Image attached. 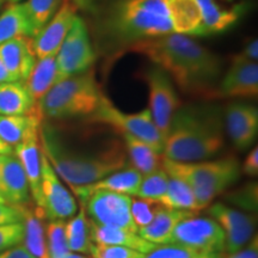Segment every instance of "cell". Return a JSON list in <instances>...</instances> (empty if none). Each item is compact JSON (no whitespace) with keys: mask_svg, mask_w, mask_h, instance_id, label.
<instances>
[{"mask_svg":"<svg viewBox=\"0 0 258 258\" xmlns=\"http://www.w3.org/2000/svg\"><path fill=\"white\" fill-rule=\"evenodd\" d=\"M129 49L148 57L184 93L205 99L218 97L222 61L188 35L172 32L145 38L134 42Z\"/></svg>","mask_w":258,"mask_h":258,"instance_id":"cell-1","label":"cell"},{"mask_svg":"<svg viewBox=\"0 0 258 258\" xmlns=\"http://www.w3.org/2000/svg\"><path fill=\"white\" fill-rule=\"evenodd\" d=\"M225 146L224 114L211 103L182 105L173 115L164 144L167 159L192 163L218 154Z\"/></svg>","mask_w":258,"mask_h":258,"instance_id":"cell-2","label":"cell"},{"mask_svg":"<svg viewBox=\"0 0 258 258\" xmlns=\"http://www.w3.org/2000/svg\"><path fill=\"white\" fill-rule=\"evenodd\" d=\"M41 150L51 167L71 185H86L125 167L127 153L120 141H109L95 152H80L70 148L55 128L41 123Z\"/></svg>","mask_w":258,"mask_h":258,"instance_id":"cell-3","label":"cell"},{"mask_svg":"<svg viewBox=\"0 0 258 258\" xmlns=\"http://www.w3.org/2000/svg\"><path fill=\"white\" fill-rule=\"evenodd\" d=\"M103 96L95 72L90 69L61 79L51 86L36 103V110L41 120L88 117L98 108Z\"/></svg>","mask_w":258,"mask_h":258,"instance_id":"cell-4","label":"cell"},{"mask_svg":"<svg viewBox=\"0 0 258 258\" xmlns=\"http://www.w3.org/2000/svg\"><path fill=\"white\" fill-rule=\"evenodd\" d=\"M161 167L167 175L184 180L190 186L200 211L208 207L213 200L233 185L240 176V165L234 157L182 163L163 156Z\"/></svg>","mask_w":258,"mask_h":258,"instance_id":"cell-5","label":"cell"},{"mask_svg":"<svg viewBox=\"0 0 258 258\" xmlns=\"http://www.w3.org/2000/svg\"><path fill=\"white\" fill-rule=\"evenodd\" d=\"M115 29L134 42L172 34L166 0H123L116 9Z\"/></svg>","mask_w":258,"mask_h":258,"instance_id":"cell-6","label":"cell"},{"mask_svg":"<svg viewBox=\"0 0 258 258\" xmlns=\"http://www.w3.org/2000/svg\"><path fill=\"white\" fill-rule=\"evenodd\" d=\"M86 122L106 124L115 129L117 133L132 135L144 141L159 153H163L164 151L165 139L154 124L148 108L137 114H127L116 108L105 96H103L98 108L86 117Z\"/></svg>","mask_w":258,"mask_h":258,"instance_id":"cell-7","label":"cell"},{"mask_svg":"<svg viewBox=\"0 0 258 258\" xmlns=\"http://www.w3.org/2000/svg\"><path fill=\"white\" fill-rule=\"evenodd\" d=\"M80 202L88 218L96 224L138 233L131 211L132 196L114 191H95Z\"/></svg>","mask_w":258,"mask_h":258,"instance_id":"cell-8","label":"cell"},{"mask_svg":"<svg viewBox=\"0 0 258 258\" xmlns=\"http://www.w3.org/2000/svg\"><path fill=\"white\" fill-rule=\"evenodd\" d=\"M96 53L90 41L88 25L77 17L56 54V69L60 80L86 72L93 66Z\"/></svg>","mask_w":258,"mask_h":258,"instance_id":"cell-9","label":"cell"},{"mask_svg":"<svg viewBox=\"0 0 258 258\" xmlns=\"http://www.w3.org/2000/svg\"><path fill=\"white\" fill-rule=\"evenodd\" d=\"M150 92V111L154 124L164 139L166 138L173 115L182 106V101L172 80L160 67H152L144 74Z\"/></svg>","mask_w":258,"mask_h":258,"instance_id":"cell-10","label":"cell"},{"mask_svg":"<svg viewBox=\"0 0 258 258\" xmlns=\"http://www.w3.org/2000/svg\"><path fill=\"white\" fill-rule=\"evenodd\" d=\"M170 244L180 245L202 253L225 252V235L212 218L189 217L176 226Z\"/></svg>","mask_w":258,"mask_h":258,"instance_id":"cell-11","label":"cell"},{"mask_svg":"<svg viewBox=\"0 0 258 258\" xmlns=\"http://www.w3.org/2000/svg\"><path fill=\"white\" fill-rule=\"evenodd\" d=\"M41 195L42 209L48 220H67L78 212L76 199L61 183L43 152L41 163Z\"/></svg>","mask_w":258,"mask_h":258,"instance_id":"cell-12","label":"cell"},{"mask_svg":"<svg viewBox=\"0 0 258 258\" xmlns=\"http://www.w3.org/2000/svg\"><path fill=\"white\" fill-rule=\"evenodd\" d=\"M208 214L221 227L225 235V251L233 253L243 249L252 239L254 218L233 207L217 202L208 209Z\"/></svg>","mask_w":258,"mask_h":258,"instance_id":"cell-13","label":"cell"},{"mask_svg":"<svg viewBox=\"0 0 258 258\" xmlns=\"http://www.w3.org/2000/svg\"><path fill=\"white\" fill-rule=\"evenodd\" d=\"M258 95V64L241 55L232 57L231 66L221 77L218 97L221 98H252Z\"/></svg>","mask_w":258,"mask_h":258,"instance_id":"cell-14","label":"cell"},{"mask_svg":"<svg viewBox=\"0 0 258 258\" xmlns=\"http://www.w3.org/2000/svg\"><path fill=\"white\" fill-rule=\"evenodd\" d=\"M77 17V6L71 0L63 2L53 18L41 29L36 36L31 38L37 59L59 51Z\"/></svg>","mask_w":258,"mask_h":258,"instance_id":"cell-15","label":"cell"},{"mask_svg":"<svg viewBox=\"0 0 258 258\" xmlns=\"http://www.w3.org/2000/svg\"><path fill=\"white\" fill-rule=\"evenodd\" d=\"M224 124L232 144L244 151L252 146L258 133L257 106L244 102H231L225 108Z\"/></svg>","mask_w":258,"mask_h":258,"instance_id":"cell-16","label":"cell"},{"mask_svg":"<svg viewBox=\"0 0 258 258\" xmlns=\"http://www.w3.org/2000/svg\"><path fill=\"white\" fill-rule=\"evenodd\" d=\"M0 194L6 205L23 208L31 205V195L25 172L14 153L0 159Z\"/></svg>","mask_w":258,"mask_h":258,"instance_id":"cell-17","label":"cell"},{"mask_svg":"<svg viewBox=\"0 0 258 258\" xmlns=\"http://www.w3.org/2000/svg\"><path fill=\"white\" fill-rule=\"evenodd\" d=\"M201 9V25L196 36L219 34L227 30L244 12V5L234 0H198Z\"/></svg>","mask_w":258,"mask_h":258,"instance_id":"cell-18","label":"cell"},{"mask_svg":"<svg viewBox=\"0 0 258 258\" xmlns=\"http://www.w3.org/2000/svg\"><path fill=\"white\" fill-rule=\"evenodd\" d=\"M40 128L35 129L28 137L15 147V156L22 164L27 176L30 195L35 206L42 208L41 195V163L42 150L40 144Z\"/></svg>","mask_w":258,"mask_h":258,"instance_id":"cell-19","label":"cell"},{"mask_svg":"<svg viewBox=\"0 0 258 258\" xmlns=\"http://www.w3.org/2000/svg\"><path fill=\"white\" fill-rule=\"evenodd\" d=\"M0 59L15 82L25 83L37 60L31 38L18 36L2 43Z\"/></svg>","mask_w":258,"mask_h":258,"instance_id":"cell-20","label":"cell"},{"mask_svg":"<svg viewBox=\"0 0 258 258\" xmlns=\"http://www.w3.org/2000/svg\"><path fill=\"white\" fill-rule=\"evenodd\" d=\"M143 175L134 167H123L122 170L116 171L104 178L97 180L95 183L86 185H71L72 191L78 196L80 201L86 199L91 192L95 191H114L118 194H125L129 196L137 195L140 186Z\"/></svg>","mask_w":258,"mask_h":258,"instance_id":"cell-21","label":"cell"},{"mask_svg":"<svg viewBox=\"0 0 258 258\" xmlns=\"http://www.w3.org/2000/svg\"><path fill=\"white\" fill-rule=\"evenodd\" d=\"M44 211L37 206L29 205L24 208L23 246L35 258H49L47 247L46 228H44Z\"/></svg>","mask_w":258,"mask_h":258,"instance_id":"cell-22","label":"cell"},{"mask_svg":"<svg viewBox=\"0 0 258 258\" xmlns=\"http://www.w3.org/2000/svg\"><path fill=\"white\" fill-rule=\"evenodd\" d=\"M194 214L195 212L177 211L163 207L150 224L138 231V234L143 239L156 245L170 244L176 226L184 219L192 217Z\"/></svg>","mask_w":258,"mask_h":258,"instance_id":"cell-23","label":"cell"},{"mask_svg":"<svg viewBox=\"0 0 258 258\" xmlns=\"http://www.w3.org/2000/svg\"><path fill=\"white\" fill-rule=\"evenodd\" d=\"M90 226H91V239L93 244L128 247L141 253L150 252L157 246L156 244L143 239L138 233L123 228L102 226L91 220H90Z\"/></svg>","mask_w":258,"mask_h":258,"instance_id":"cell-24","label":"cell"},{"mask_svg":"<svg viewBox=\"0 0 258 258\" xmlns=\"http://www.w3.org/2000/svg\"><path fill=\"white\" fill-rule=\"evenodd\" d=\"M173 32L196 36L201 25V9L198 0H166Z\"/></svg>","mask_w":258,"mask_h":258,"instance_id":"cell-25","label":"cell"},{"mask_svg":"<svg viewBox=\"0 0 258 258\" xmlns=\"http://www.w3.org/2000/svg\"><path fill=\"white\" fill-rule=\"evenodd\" d=\"M37 112L27 86L22 82L0 84V115H30Z\"/></svg>","mask_w":258,"mask_h":258,"instance_id":"cell-26","label":"cell"},{"mask_svg":"<svg viewBox=\"0 0 258 258\" xmlns=\"http://www.w3.org/2000/svg\"><path fill=\"white\" fill-rule=\"evenodd\" d=\"M56 54L37 59L31 73L25 80V86L36 103L49 91L51 86L60 82L56 69Z\"/></svg>","mask_w":258,"mask_h":258,"instance_id":"cell-27","label":"cell"},{"mask_svg":"<svg viewBox=\"0 0 258 258\" xmlns=\"http://www.w3.org/2000/svg\"><path fill=\"white\" fill-rule=\"evenodd\" d=\"M42 123L37 112L30 115H0V140L10 147L21 144L29 133L40 128Z\"/></svg>","mask_w":258,"mask_h":258,"instance_id":"cell-28","label":"cell"},{"mask_svg":"<svg viewBox=\"0 0 258 258\" xmlns=\"http://www.w3.org/2000/svg\"><path fill=\"white\" fill-rule=\"evenodd\" d=\"M122 137L124 139V150L132 163V167L141 175H148L161 167V153L132 135L122 134Z\"/></svg>","mask_w":258,"mask_h":258,"instance_id":"cell-29","label":"cell"},{"mask_svg":"<svg viewBox=\"0 0 258 258\" xmlns=\"http://www.w3.org/2000/svg\"><path fill=\"white\" fill-rule=\"evenodd\" d=\"M66 238L71 252L86 254L91 249V226L85 209L82 206L79 212L66 222Z\"/></svg>","mask_w":258,"mask_h":258,"instance_id":"cell-30","label":"cell"},{"mask_svg":"<svg viewBox=\"0 0 258 258\" xmlns=\"http://www.w3.org/2000/svg\"><path fill=\"white\" fill-rule=\"evenodd\" d=\"M63 0H27L22 3L28 22L29 37L34 38L53 18Z\"/></svg>","mask_w":258,"mask_h":258,"instance_id":"cell-31","label":"cell"},{"mask_svg":"<svg viewBox=\"0 0 258 258\" xmlns=\"http://www.w3.org/2000/svg\"><path fill=\"white\" fill-rule=\"evenodd\" d=\"M159 202L164 207L177 209V211H200L198 203H196V199L190 186L186 184L184 180L172 176H169L166 191Z\"/></svg>","mask_w":258,"mask_h":258,"instance_id":"cell-32","label":"cell"},{"mask_svg":"<svg viewBox=\"0 0 258 258\" xmlns=\"http://www.w3.org/2000/svg\"><path fill=\"white\" fill-rule=\"evenodd\" d=\"M18 36L29 37L27 17L23 5L10 3L0 15V44Z\"/></svg>","mask_w":258,"mask_h":258,"instance_id":"cell-33","label":"cell"},{"mask_svg":"<svg viewBox=\"0 0 258 258\" xmlns=\"http://www.w3.org/2000/svg\"><path fill=\"white\" fill-rule=\"evenodd\" d=\"M167 183H169V175L164 171L163 167H159L153 172L143 176V180L135 196L159 202L166 191Z\"/></svg>","mask_w":258,"mask_h":258,"instance_id":"cell-34","label":"cell"},{"mask_svg":"<svg viewBox=\"0 0 258 258\" xmlns=\"http://www.w3.org/2000/svg\"><path fill=\"white\" fill-rule=\"evenodd\" d=\"M66 220H51L46 228L49 258H64L71 253L66 238Z\"/></svg>","mask_w":258,"mask_h":258,"instance_id":"cell-35","label":"cell"},{"mask_svg":"<svg viewBox=\"0 0 258 258\" xmlns=\"http://www.w3.org/2000/svg\"><path fill=\"white\" fill-rule=\"evenodd\" d=\"M163 207L164 206L160 202L154 200L141 199L137 196L132 198V217L138 230L150 224Z\"/></svg>","mask_w":258,"mask_h":258,"instance_id":"cell-36","label":"cell"},{"mask_svg":"<svg viewBox=\"0 0 258 258\" xmlns=\"http://www.w3.org/2000/svg\"><path fill=\"white\" fill-rule=\"evenodd\" d=\"M212 254L214 253H202L180 245L165 244L157 245L150 252L145 253L144 258H205Z\"/></svg>","mask_w":258,"mask_h":258,"instance_id":"cell-37","label":"cell"},{"mask_svg":"<svg viewBox=\"0 0 258 258\" xmlns=\"http://www.w3.org/2000/svg\"><path fill=\"white\" fill-rule=\"evenodd\" d=\"M92 258H144L145 253L133 249L114 245H97L92 244L90 249Z\"/></svg>","mask_w":258,"mask_h":258,"instance_id":"cell-38","label":"cell"},{"mask_svg":"<svg viewBox=\"0 0 258 258\" xmlns=\"http://www.w3.org/2000/svg\"><path fill=\"white\" fill-rule=\"evenodd\" d=\"M23 233L24 230L22 222L0 225V253L21 245L23 241Z\"/></svg>","mask_w":258,"mask_h":258,"instance_id":"cell-39","label":"cell"},{"mask_svg":"<svg viewBox=\"0 0 258 258\" xmlns=\"http://www.w3.org/2000/svg\"><path fill=\"white\" fill-rule=\"evenodd\" d=\"M24 208L25 207H14V206L0 202V225L22 222L24 217Z\"/></svg>","mask_w":258,"mask_h":258,"instance_id":"cell-40","label":"cell"},{"mask_svg":"<svg viewBox=\"0 0 258 258\" xmlns=\"http://www.w3.org/2000/svg\"><path fill=\"white\" fill-rule=\"evenodd\" d=\"M241 172L245 176L256 177L258 175V147L254 146L253 150L245 158Z\"/></svg>","mask_w":258,"mask_h":258,"instance_id":"cell-41","label":"cell"},{"mask_svg":"<svg viewBox=\"0 0 258 258\" xmlns=\"http://www.w3.org/2000/svg\"><path fill=\"white\" fill-rule=\"evenodd\" d=\"M239 194H240V198L238 199L237 202H239L241 206H244V207H247L250 209H253L256 207V203H257L256 184L249 185L243 190H239Z\"/></svg>","mask_w":258,"mask_h":258,"instance_id":"cell-42","label":"cell"},{"mask_svg":"<svg viewBox=\"0 0 258 258\" xmlns=\"http://www.w3.org/2000/svg\"><path fill=\"white\" fill-rule=\"evenodd\" d=\"M227 258H258V240L257 237L251 239L243 249L231 253Z\"/></svg>","mask_w":258,"mask_h":258,"instance_id":"cell-43","label":"cell"},{"mask_svg":"<svg viewBox=\"0 0 258 258\" xmlns=\"http://www.w3.org/2000/svg\"><path fill=\"white\" fill-rule=\"evenodd\" d=\"M0 258H35L31 253H29L23 245L11 247V249L0 253Z\"/></svg>","mask_w":258,"mask_h":258,"instance_id":"cell-44","label":"cell"},{"mask_svg":"<svg viewBox=\"0 0 258 258\" xmlns=\"http://www.w3.org/2000/svg\"><path fill=\"white\" fill-rule=\"evenodd\" d=\"M239 55H241L247 60L257 61V59H258V40L257 38L250 41L249 43L245 46L243 51H241Z\"/></svg>","mask_w":258,"mask_h":258,"instance_id":"cell-45","label":"cell"},{"mask_svg":"<svg viewBox=\"0 0 258 258\" xmlns=\"http://www.w3.org/2000/svg\"><path fill=\"white\" fill-rule=\"evenodd\" d=\"M11 82H15V80L12 78L11 74L9 73V71L5 67L4 62H3L2 59H0V84L11 83Z\"/></svg>","mask_w":258,"mask_h":258,"instance_id":"cell-46","label":"cell"},{"mask_svg":"<svg viewBox=\"0 0 258 258\" xmlns=\"http://www.w3.org/2000/svg\"><path fill=\"white\" fill-rule=\"evenodd\" d=\"M11 153H14L12 147H10L9 145H6L5 143H3V141L0 140V156H6V154H11Z\"/></svg>","mask_w":258,"mask_h":258,"instance_id":"cell-47","label":"cell"},{"mask_svg":"<svg viewBox=\"0 0 258 258\" xmlns=\"http://www.w3.org/2000/svg\"><path fill=\"white\" fill-rule=\"evenodd\" d=\"M64 258H88L85 256H83V254H79V253H74V252H71L70 254H67Z\"/></svg>","mask_w":258,"mask_h":258,"instance_id":"cell-48","label":"cell"},{"mask_svg":"<svg viewBox=\"0 0 258 258\" xmlns=\"http://www.w3.org/2000/svg\"><path fill=\"white\" fill-rule=\"evenodd\" d=\"M205 258H225V253H214L212 254V256H208Z\"/></svg>","mask_w":258,"mask_h":258,"instance_id":"cell-49","label":"cell"},{"mask_svg":"<svg viewBox=\"0 0 258 258\" xmlns=\"http://www.w3.org/2000/svg\"><path fill=\"white\" fill-rule=\"evenodd\" d=\"M0 159H2V156H0ZM0 202L5 203V202H4V200H3V198H2V194H0Z\"/></svg>","mask_w":258,"mask_h":258,"instance_id":"cell-50","label":"cell"},{"mask_svg":"<svg viewBox=\"0 0 258 258\" xmlns=\"http://www.w3.org/2000/svg\"><path fill=\"white\" fill-rule=\"evenodd\" d=\"M8 2H10V3H18V2H21V0H8Z\"/></svg>","mask_w":258,"mask_h":258,"instance_id":"cell-51","label":"cell"},{"mask_svg":"<svg viewBox=\"0 0 258 258\" xmlns=\"http://www.w3.org/2000/svg\"><path fill=\"white\" fill-rule=\"evenodd\" d=\"M3 3H4V0H0V4L3 5Z\"/></svg>","mask_w":258,"mask_h":258,"instance_id":"cell-52","label":"cell"},{"mask_svg":"<svg viewBox=\"0 0 258 258\" xmlns=\"http://www.w3.org/2000/svg\"><path fill=\"white\" fill-rule=\"evenodd\" d=\"M0 8H2V4H0Z\"/></svg>","mask_w":258,"mask_h":258,"instance_id":"cell-53","label":"cell"}]
</instances>
